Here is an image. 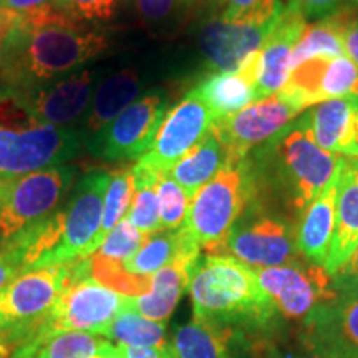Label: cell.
<instances>
[{
  "label": "cell",
  "mask_w": 358,
  "mask_h": 358,
  "mask_svg": "<svg viewBox=\"0 0 358 358\" xmlns=\"http://www.w3.org/2000/svg\"><path fill=\"white\" fill-rule=\"evenodd\" d=\"M108 48V37L70 17L43 25H15L0 42V88L27 92L85 69Z\"/></svg>",
  "instance_id": "6da1fadb"
},
{
  "label": "cell",
  "mask_w": 358,
  "mask_h": 358,
  "mask_svg": "<svg viewBox=\"0 0 358 358\" xmlns=\"http://www.w3.org/2000/svg\"><path fill=\"white\" fill-rule=\"evenodd\" d=\"M343 158L317 145L308 111L248 155L259 199L279 203L297 217L325 189Z\"/></svg>",
  "instance_id": "7a4b0ae2"
},
{
  "label": "cell",
  "mask_w": 358,
  "mask_h": 358,
  "mask_svg": "<svg viewBox=\"0 0 358 358\" xmlns=\"http://www.w3.org/2000/svg\"><path fill=\"white\" fill-rule=\"evenodd\" d=\"M189 294L194 319L245 335L266 332L277 312L261 289L257 272L224 254H206L192 271Z\"/></svg>",
  "instance_id": "3957f363"
},
{
  "label": "cell",
  "mask_w": 358,
  "mask_h": 358,
  "mask_svg": "<svg viewBox=\"0 0 358 358\" xmlns=\"http://www.w3.org/2000/svg\"><path fill=\"white\" fill-rule=\"evenodd\" d=\"M90 274V259L34 268L15 275L0 290V337L15 352L35 338L40 325L71 284Z\"/></svg>",
  "instance_id": "277c9868"
},
{
  "label": "cell",
  "mask_w": 358,
  "mask_h": 358,
  "mask_svg": "<svg viewBox=\"0 0 358 358\" xmlns=\"http://www.w3.org/2000/svg\"><path fill=\"white\" fill-rule=\"evenodd\" d=\"M259 198L248 156L229 158L191 201L181 229L208 254H221L227 236L245 209Z\"/></svg>",
  "instance_id": "5b68a950"
},
{
  "label": "cell",
  "mask_w": 358,
  "mask_h": 358,
  "mask_svg": "<svg viewBox=\"0 0 358 358\" xmlns=\"http://www.w3.org/2000/svg\"><path fill=\"white\" fill-rule=\"evenodd\" d=\"M73 179L75 169L66 164L0 179V249L10 248L58 211Z\"/></svg>",
  "instance_id": "8992f818"
},
{
  "label": "cell",
  "mask_w": 358,
  "mask_h": 358,
  "mask_svg": "<svg viewBox=\"0 0 358 358\" xmlns=\"http://www.w3.org/2000/svg\"><path fill=\"white\" fill-rule=\"evenodd\" d=\"M295 224L287 214L274 211L257 198L231 229L221 254L254 271L285 266L302 257L295 241Z\"/></svg>",
  "instance_id": "52a82bcc"
},
{
  "label": "cell",
  "mask_w": 358,
  "mask_h": 358,
  "mask_svg": "<svg viewBox=\"0 0 358 358\" xmlns=\"http://www.w3.org/2000/svg\"><path fill=\"white\" fill-rule=\"evenodd\" d=\"M111 174L92 171L80 178L65 208L58 209L60 239L52 259L53 266L83 261L103 243V201L108 191Z\"/></svg>",
  "instance_id": "ba28073f"
},
{
  "label": "cell",
  "mask_w": 358,
  "mask_h": 358,
  "mask_svg": "<svg viewBox=\"0 0 358 358\" xmlns=\"http://www.w3.org/2000/svg\"><path fill=\"white\" fill-rule=\"evenodd\" d=\"M82 145L80 129L47 124L22 129L0 124V179L62 166L78 155Z\"/></svg>",
  "instance_id": "9c48e42d"
},
{
  "label": "cell",
  "mask_w": 358,
  "mask_h": 358,
  "mask_svg": "<svg viewBox=\"0 0 358 358\" xmlns=\"http://www.w3.org/2000/svg\"><path fill=\"white\" fill-rule=\"evenodd\" d=\"M127 308V295L115 292L92 275L83 277L60 295L32 342H42L64 332L101 335Z\"/></svg>",
  "instance_id": "30bf717a"
},
{
  "label": "cell",
  "mask_w": 358,
  "mask_h": 358,
  "mask_svg": "<svg viewBox=\"0 0 358 358\" xmlns=\"http://www.w3.org/2000/svg\"><path fill=\"white\" fill-rule=\"evenodd\" d=\"M166 115V95L146 93L83 145L90 155L105 161L140 159L150 151Z\"/></svg>",
  "instance_id": "8fae6325"
},
{
  "label": "cell",
  "mask_w": 358,
  "mask_h": 358,
  "mask_svg": "<svg viewBox=\"0 0 358 358\" xmlns=\"http://www.w3.org/2000/svg\"><path fill=\"white\" fill-rule=\"evenodd\" d=\"M256 272L261 289L274 303L277 315L285 320L303 322L317 307L337 297L332 277L325 268L303 257Z\"/></svg>",
  "instance_id": "7c38bea8"
},
{
  "label": "cell",
  "mask_w": 358,
  "mask_h": 358,
  "mask_svg": "<svg viewBox=\"0 0 358 358\" xmlns=\"http://www.w3.org/2000/svg\"><path fill=\"white\" fill-rule=\"evenodd\" d=\"M214 116L194 92L181 98L161 124L150 151L136 166L153 173H169L174 164L211 133Z\"/></svg>",
  "instance_id": "4fadbf2b"
},
{
  "label": "cell",
  "mask_w": 358,
  "mask_h": 358,
  "mask_svg": "<svg viewBox=\"0 0 358 358\" xmlns=\"http://www.w3.org/2000/svg\"><path fill=\"white\" fill-rule=\"evenodd\" d=\"M98 83V71L83 69L45 87L12 92L37 123L55 128L80 129Z\"/></svg>",
  "instance_id": "5bb4252c"
},
{
  "label": "cell",
  "mask_w": 358,
  "mask_h": 358,
  "mask_svg": "<svg viewBox=\"0 0 358 358\" xmlns=\"http://www.w3.org/2000/svg\"><path fill=\"white\" fill-rule=\"evenodd\" d=\"M299 115L301 111L275 93L234 115L216 120L213 123V133L221 141L229 158L243 159L250 151L272 140Z\"/></svg>",
  "instance_id": "9a60e30c"
},
{
  "label": "cell",
  "mask_w": 358,
  "mask_h": 358,
  "mask_svg": "<svg viewBox=\"0 0 358 358\" xmlns=\"http://www.w3.org/2000/svg\"><path fill=\"white\" fill-rule=\"evenodd\" d=\"M301 343L330 358H358V292L317 307L302 322Z\"/></svg>",
  "instance_id": "2e32d148"
},
{
  "label": "cell",
  "mask_w": 358,
  "mask_h": 358,
  "mask_svg": "<svg viewBox=\"0 0 358 358\" xmlns=\"http://www.w3.org/2000/svg\"><path fill=\"white\" fill-rule=\"evenodd\" d=\"M280 17V15H279ZM277 19L261 12H250L237 20H209L199 35V45L206 60L216 71H232L249 53L261 48Z\"/></svg>",
  "instance_id": "e0dca14e"
},
{
  "label": "cell",
  "mask_w": 358,
  "mask_h": 358,
  "mask_svg": "<svg viewBox=\"0 0 358 358\" xmlns=\"http://www.w3.org/2000/svg\"><path fill=\"white\" fill-rule=\"evenodd\" d=\"M201 257V248L187 241L178 257L153 275L150 292L140 297H128L129 310L138 312L145 319L166 322L182 292L189 289L192 271Z\"/></svg>",
  "instance_id": "ac0fdd59"
},
{
  "label": "cell",
  "mask_w": 358,
  "mask_h": 358,
  "mask_svg": "<svg viewBox=\"0 0 358 358\" xmlns=\"http://www.w3.org/2000/svg\"><path fill=\"white\" fill-rule=\"evenodd\" d=\"M252 338L229 327L192 319L179 327L166 345L168 358H243L252 350Z\"/></svg>",
  "instance_id": "d6986e66"
},
{
  "label": "cell",
  "mask_w": 358,
  "mask_h": 358,
  "mask_svg": "<svg viewBox=\"0 0 358 358\" xmlns=\"http://www.w3.org/2000/svg\"><path fill=\"white\" fill-rule=\"evenodd\" d=\"M307 27V20L292 8L285 7L284 12L272 27L271 34L261 45V71L257 80V98L275 95L284 87L289 77L290 57L295 45L302 38L303 30Z\"/></svg>",
  "instance_id": "ffe728a7"
},
{
  "label": "cell",
  "mask_w": 358,
  "mask_h": 358,
  "mask_svg": "<svg viewBox=\"0 0 358 358\" xmlns=\"http://www.w3.org/2000/svg\"><path fill=\"white\" fill-rule=\"evenodd\" d=\"M342 164L335 171L325 189L307 206L306 211L301 214L295 224V241H297L299 254L307 262L320 267L325 266L334 239L338 179Z\"/></svg>",
  "instance_id": "44dd1931"
},
{
  "label": "cell",
  "mask_w": 358,
  "mask_h": 358,
  "mask_svg": "<svg viewBox=\"0 0 358 358\" xmlns=\"http://www.w3.org/2000/svg\"><path fill=\"white\" fill-rule=\"evenodd\" d=\"M308 113L313 138L322 150L358 159V96L324 101Z\"/></svg>",
  "instance_id": "7402d4cb"
},
{
  "label": "cell",
  "mask_w": 358,
  "mask_h": 358,
  "mask_svg": "<svg viewBox=\"0 0 358 358\" xmlns=\"http://www.w3.org/2000/svg\"><path fill=\"white\" fill-rule=\"evenodd\" d=\"M358 245V159L345 158L338 179L335 231L325 272L334 275Z\"/></svg>",
  "instance_id": "603a6c76"
},
{
  "label": "cell",
  "mask_w": 358,
  "mask_h": 358,
  "mask_svg": "<svg viewBox=\"0 0 358 358\" xmlns=\"http://www.w3.org/2000/svg\"><path fill=\"white\" fill-rule=\"evenodd\" d=\"M143 90L140 75L133 69H123L100 80L90 103L88 113L80 128L83 143L106 128L120 113L140 98Z\"/></svg>",
  "instance_id": "cb8c5ba5"
},
{
  "label": "cell",
  "mask_w": 358,
  "mask_h": 358,
  "mask_svg": "<svg viewBox=\"0 0 358 358\" xmlns=\"http://www.w3.org/2000/svg\"><path fill=\"white\" fill-rule=\"evenodd\" d=\"M192 92L211 110L214 122L248 108L259 100L256 87L237 70L213 71L209 77L201 80Z\"/></svg>",
  "instance_id": "d4e9b609"
},
{
  "label": "cell",
  "mask_w": 358,
  "mask_h": 358,
  "mask_svg": "<svg viewBox=\"0 0 358 358\" xmlns=\"http://www.w3.org/2000/svg\"><path fill=\"white\" fill-rule=\"evenodd\" d=\"M227 159H229L227 151L224 150L221 141L211 129V133L199 145H196L185 158L174 164L169 176L181 186L187 198L192 201L201 187L208 185L221 171Z\"/></svg>",
  "instance_id": "484cf974"
},
{
  "label": "cell",
  "mask_w": 358,
  "mask_h": 358,
  "mask_svg": "<svg viewBox=\"0 0 358 358\" xmlns=\"http://www.w3.org/2000/svg\"><path fill=\"white\" fill-rule=\"evenodd\" d=\"M350 20V12H347L317 20L315 24H307L302 38L295 45L292 57H290L289 71L313 57L347 55L343 37H345L347 25Z\"/></svg>",
  "instance_id": "4316f807"
},
{
  "label": "cell",
  "mask_w": 358,
  "mask_h": 358,
  "mask_svg": "<svg viewBox=\"0 0 358 358\" xmlns=\"http://www.w3.org/2000/svg\"><path fill=\"white\" fill-rule=\"evenodd\" d=\"M187 241L192 239L181 227L178 231H158L146 236L138 252L123 264L124 271L134 275L153 277L178 257Z\"/></svg>",
  "instance_id": "83f0119b"
},
{
  "label": "cell",
  "mask_w": 358,
  "mask_h": 358,
  "mask_svg": "<svg viewBox=\"0 0 358 358\" xmlns=\"http://www.w3.org/2000/svg\"><path fill=\"white\" fill-rule=\"evenodd\" d=\"M335 57H313L302 62L295 69L289 71V77L285 80L277 95L292 105L297 111H302L308 106L320 105L324 103L322 96V80H324L327 65Z\"/></svg>",
  "instance_id": "f1b7e54d"
},
{
  "label": "cell",
  "mask_w": 358,
  "mask_h": 358,
  "mask_svg": "<svg viewBox=\"0 0 358 358\" xmlns=\"http://www.w3.org/2000/svg\"><path fill=\"white\" fill-rule=\"evenodd\" d=\"M108 343V338L93 334L64 332L22 345L15 353L25 358H98Z\"/></svg>",
  "instance_id": "f546056e"
},
{
  "label": "cell",
  "mask_w": 358,
  "mask_h": 358,
  "mask_svg": "<svg viewBox=\"0 0 358 358\" xmlns=\"http://www.w3.org/2000/svg\"><path fill=\"white\" fill-rule=\"evenodd\" d=\"M110 342L124 347H155L164 348L168 345L166 325L140 315L134 310H123L101 334Z\"/></svg>",
  "instance_id": "4dcf8cb0"
},
{
  "label": "cell",
  "mask_w": 358,
  "mask_h": 358,
  "mask_svg": "<svg viewBox=\"0 0 358 358\" xmlns=\"http://www.w3.org/2000/svg\"><path fill=\"white\" fill-rule=\"evenodd\" d=\"M131 171L134 178V196L124 219L133 224L143 236H151L161 231L159 203L155 187L159 173H153L136 164Z\"/></svg>",
  "instance_id": "1f68e13d"
},
{
  "label": "cell",
  "mask_w": 358,
  "mask_h": 358,
  "mask_svg": "<svg viewBox=\"0 0 358 358\" xmlns=\"http://www.w3.org/2000/svg\"><path fill=\"white\" fill-rule=\"evenodd\" d=\"M134 196V178L131 169L111 173L108 191L103 201V221H101V239L127 217Z\"/></svg>",
  "instance_id": "d6a6232c"
},
{
  "label": "cell",
  "mask_w": 358,
  "mask_h": 358,
  "mask_svg": "<svg viewBox=\"0 0 358 358\" xmlns=\"http://www.w3.org/2000/svg\"><path fill=\"white\" fill-rule=\"evenodd\" d=\"M155 187L159 203L161 231H178L186 221L191 199L169 173H159Z\"/></svg>",
  "instance_id": "836d02e7"
},
{
  "label": "cell",
  "mask_w": 358,
  "mask_h": 358,
  "mask_svg": "<svg viewBox=\"0 0 358 358\" xmlns=\"http://www.w3.org/2000/svg\"><path fill=\"white\" fill-rule=\"evenodd\" d=\"M146 236H143L133 224H129L127 219L116 224L108 234H106L103 243L100 244L95 252V256L105 259V261L124 264L129 257H133L141 248L143 241Z\"/></svg>",
  "instance_id": "e575fe53"
},
{
  "label": "cell",
  "mask_w": 358,
  "mask_h": 358,
  "mask_svg": "<svg viewBox=\"0 0 358 358\" xmlns=\"http://www.w3.org/2000/svg\"><path fill=\"white\" fill-rule=\"evenodd\" d=\"M322 96L324 101L358 96V66L347 55L335 57L327 65L322 80Z\"/></svg>",
  "instance_id": "d590c367"
},
{
  "label": "cell",
  "mask_w": 358,
  "mask_h": 358,
  "mask_svg": "<svg viewBox=\"0 0 358 358\" xmlns=\"http://www.w3.org/2000/svg\"><path fill=\"white\" fill-rule=\"evenodd\" d=\"M123 0H55V7L75 22H105L115 15Z\"/></svg>",
  "instance_id": "8d00e7d4"
},
{
  "label": "cell",
  "mask_w": 358,
  "mask_h": 358,
  "mask_svg": "<svg viewBox=\"0 0 358 358\" xmlns=\"http://www.w3.org/2000/svg\"><path fill=\"white\" fill-rule=\"evenodd\" d=\"M138 13L148 24L161 25L176 20L194 6L196 0H133Z\"/></svg>",
  "instance_id": "74e56055"
},
{
  "label": "cell",
  "mask_w": 358,
  "mask_h": 358,
  "mask_svg": "<svg viewBox=\"0 0 358 358\" xmlns=\"http://www.w3.org/2000/svg\"><path fill=\"white\" fill-rule=\"evenodd\" d=\"M287 7L306 20H322L338 13L352 12L358 7V0H289Z\"/></svg>",
  "instance_id": "f35d334b"
},
{
  "label": "cell",
  "mask_w": 358,
  "mask_h": 358,
  "mask_svg": "<svg viewBox=\"0 0 358 358\" xmlns=\"http://www.w3.org/2000/svg\"><path fill=\"white\" fill-rule=\"evenodd\" d=\"M332 277L334 290L337 294L358 292V245L348 261Z\"/></svg>",
  "instance_id": "ab89813d"
},
{
  "label": "cell",
  "mask_w": 358,
  "mask_h": 358,
  "mask_svg": "<svg viewBox=\"0 0 358 358\" xmlns=\"http://www.w3.org/2000/svg\"><path fill=\"white\" fill-rule=\"evenodd\" d=\"M24 271L19 252L12 248L0 249V290L10 282L13 277Z\"/></svg>",
  "instance_id": "60d3db41"
},
{
  "label": "cell",
  "mask_w": 358,
  "mask_h": 358,
  "mask_svg": "<svg viewBox=\"0 0 358 358\" xmlns=\"http://www.w3.org/2000/svg\"><path fill=\"white\" fill-rule=\"evenodd\" d=\"M0 3L15 17L30 15L55 7V0H0Z\"/></svg>",
  "instance_id": "b9f144b4"
},
{
  "label": "cell",
  "mask_w": 358,
  "mask_h": 358,
  "mask_svg": "<svg viewBox=\"0 0 358 358\" xmlns=\"http://www.w3.org/2000/svg\"><path fill=\"white\" fill-rule=\"evenodd\" d=\"M259 0H224L222 10L219 13V19L231 22L243 17L244 13H248Z\"/></svg>",
  "instance_id": "7bdbcfd3"
},
{
  "label": "cell",
  "mask_w": 358,
  "mask_h": 358,
  "mask_svg": "<svg viewBox=\"0 0 358 358\" xmlns=\"http://www.w3.org/2000/svg\"><path fill=\"white\" fill-rule=\"evenodd\" d=\"M116 355L118 358H168L166 347H124L116 345Z\"/></svg>",
  "instance_id": "ee69618b"
},
{
  "label": "cell",
  "mask_w": 358,
  "mask_h": 358,
  "mask_svg": "<svg viewBox=\"0 0 358 358\" xmlns=\"http://www.w3.org/2000/svg\"><path fill=\"white\" fill-rule=\"evenodd\" d=\"M343 43H345L347 57L358 66V17L348 22Z\"/></svg>",
  "instance_id": "f6af8a7d"
},
{
  "label": "cell",
  "mask_w": 358,
  "mask_h": 358,
  "mask_svg": "<svg viewBox=\"0 0 358 358\" xmlns=\"http://www.w3.org/2000/svg\"><path fill=\"white\" fill-rule=\"evenodd\" d=\"M13 22H15V15L6 10V8L2 7V3H0V42H2L3 37H6L8 32H10Z\"/></svg>",
  "instance_id": "bcb514c9"
},
{
  "label": "cell",
  "mask_w": 358,
  "mask_h": 358,
  "mask_svg": "<svg viewBox=\"0 0 358 358\" xmlns=\"http://www.w3.org/2000/svg\"><path fill=\"white\" fill-rule=\"evenodd\" d=\"M252 358H280V355H277V352L272 350V348L264 345V342H259L254 347Z\"/></svg>",
  "instance_id": "7dc6e473"
},
{
  "label": "cell",
  "mask_w": 358,
  "mask_h": 358,
  "mask_svg": "<svg viewBox=\"0 0 358 358\" xmlns=\"http://www.w3.org/2000/svg\"><path fill=\"white\" fill-rule=\"evenodd\" d=\"M285 358H330V357H325L319 352H313V350H310V348L302 345V350L290 353V355L285 357Z\"/></svg>",
  "instance_id": "c3c4849f"
},
{
  "label": "cell",
  "mask_w": 358,
  "mask_h": 358,
  "mask_svg": "<svg viewBox=\"0 0 358 358\" xmlns=\"http://www.w3.org/2000/svg\"><path fill=\"white\" fill-rule=\"evenodd\" d=\"M98 358H118V355H116V345L113 342H110L108 345L105 347V350H103L100 353V357Z\"/></svg>",
  "instance_id": "681fc988"
},
{
  "label": "cell",
  "mask_w": 358,
  "mask_h": 358,
  "mask_svg": "<svg viewBox=\"0 0 358 358\" xmlns=\"http://www.w3.org/2000/svg\"><path fill=\"white\" fill-rule=\"evenodd\" d=\"M12 353V348L7 345L6 340L0 337V358H10Z\"/></svg>",
  "instance_id": "f907efd6"
},
{
  "label": "cell",
  "mask_w": 358,
  "mask_h": 358,
  "mask_svg": "<svg viewBox=\"0 0 358 358\" xmlns=\"http://www.w3.org/2000/svg\"><path fill=\"white\" fill-rule=\"evenodd\" d=\"M10 358H25V357H24V355H19V353H15V352H13L12 355H10Z\"/></svg>",
  "instance_id": "816d5d0a"
}]
</instances>
